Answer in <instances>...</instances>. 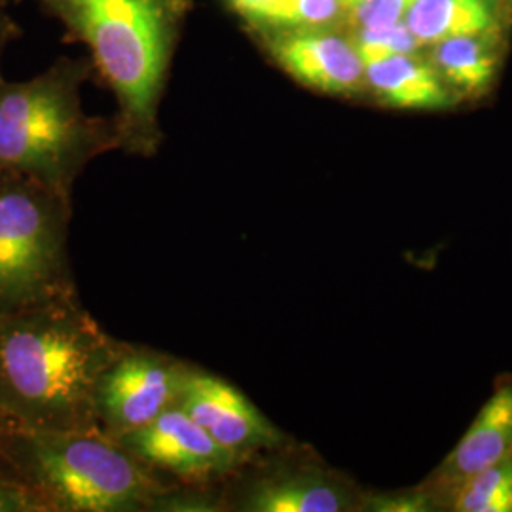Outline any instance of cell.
I'll use <instances>...</instances> for the list:
<instances>
[{
  "instance_id": "cell-1",
  "label": "cell",
  "mask_w": 512,
  "mask_h": 512,
  "mask_svg": "<svg viewBox=\"0 0 512 512\" xmlns=\"http://www.w3.org/2000/svg\"><path fill=\"white\" fill-rule=\"evenodd\" d=\"M124 348L74 296L0 313V412L8 429L101 431L97 385Z\"/></svg>"
},
{
  "instance_id": "cell-2",
  "label": "cell",
  "mask_w": 512,
  "mask_h": 512,
  "mask_svg": "<svg viewBox=\"0 0 512 512\" xmlns=\"http://www.w3.org/2000/svg\"><path fill=\"white\" fill-rule=\"evenodd\" d=\"M2 4L23 0H0ZM84 40L118 101L120 147L154 154L167 69L192 0H33Z\"/></svg>"
},
{
  "instance_id": "cell-3",
  "label": "cell",
  "mask_w": 512,
  "mask_h": 512,
  "mask_svg": "<svg viewBox=\"0 0 512 512\" xmlns=\"http://www.w3.org/2000/svg\"><path fill=\"white\" fill-rule=\"evenodd\" d=\"M88 74L86 61L61 57L31 80H0V173L71 198L84 167L120 147L116 120L93 118L82 107Z\"/></svg>"
},
{
  "instance_id": "cell-4",
  "label": "cell",
  "mask_w": 512,
  "mask_h": 512,
  "mask_svg": "<svg viewBox=\"0 0 512 512\" xmlns=\"http://www.w3.org/2000/svg\"><path fill=\"white\" fill-rule=\"evenodd\" d=\"M0 469L46 512L141 511L164 492L150 467L101 431L8 429Z\"/></svg>"
},
{
  "instance_id": "cell-5",
  "label": "cell",
  "mask_w": 512,
  "mask_h": 512,
  "mask_svg": "<svg viewBox=\"0 0 512 512\" xmlns=\"http://www.w3.org/2000/svg\"><path fill=\"white\" fill-rule=\"evenodd\" d=\"M69 220L71 198L0 173V313L74 296Z\"/></svg>"
},
{
  "instance_id": "cell-6",
  "label": "cell",
  "mask_w": 512,
  "mask_h": 512,
  "mask_svg": "<svg viewBox=\"0 0 512 512\" xmlns=\"http://www.w3.org/2000/svg\"><path fill=\"white\" fill-rule=\"evenodd\" d=\"M190 366L150 349L124 348L95 393L99 429L118 439L177 406Z\"/></svg>"
},
{
  "instance_id": "cell-7",
  "label": "cell",
  "mask_w": 512,
  "mask_h": 512,
  "mask_svg": "<svg viewBox=\"0 0 512 512\" xmlns=\"http://www.w3.org/2000/svg\"><path fill=\"white\" fill-rule=\"evenodd\" d=\"M177 406L241 459L283 440L277 427L234 385L198 368H188Z\"/></svg>"
},
{
  "instance_id": "cell-8",
  "label": "cell",
  "mask_w": 512,
  "mask_h": 512,
  "mask_svg": "<svg viewBox=\"0 0 512 512\" xmlns=\"http://www.w3.org/2000/svg\"><path fill=\"white\" fill-rule=\"evenodd\" d=\"M116 440L150 469H162L188 480L226 475L243 461L211 439L179 406Z\"/></svg>"
},
{
  "instance_id": "cell-9",
  "label": "cell",
  "mask_w": 512,
  "mask_h": 512,
  "mask_svg": "<svg viewBox=\"0 0 512 512\" xmlns=\"http://www.w3.org/2000/svg\"><path fill=\"white\" fill-rule=\"evenodd\" d=\"M275 63L302 86L349 97L366 90L365 63L353 40L325 29L262 33Z\"/></svg>"
},
{
  "instance_id": "cell-10",
  "label": "cell",
  "mask_w": 512,
  "mask_h": 512,
  "mask_svg": "<svg viewBox=\"0 0 512 512\" xmlns=\"http://www.w3.org/2000/svg\"><path fill=\"white\" fill-rule=\"evenodd\" d=\"M512 456V384L495 391L437 473V492L450 495L480 471Z\"/></svg>"
},
{
  "instance_id": "cell-11",
  "label": "cell",
  "mask_w": 512,
  "mask_h": 512,
  "mask_svg": "<svg viewBox=\"0 0 512 512\" xmlns=\"http://www.w3.org/2000/svg\"><path fill=\"white\" fill-rule=\"evenodd\" d=\"M348 488L317 471L277 473L249 484L234 509L249 512H340L353 509Z\"/></svg>"
},
{
  "instance_id": "cell-12",
  "label": "cell",
  "mask_w": 512,
  "mask_h": 512,
  "mask_svg": "<svg viewBox=\"0 0 512 512\" xmlns=\"http://www.w3.org/2000/svg\"><path fill=\"white\" fill-rule=\"evenodd\" d=\"M366 88L391 109L442 110L454 105V92L431 61L416 54L395 55L365 67Z\"/></svg>"
},
{
  "instance_id": "cell-13",
  "label": "cell",
  "mask_w": 512,
  "mask_h": 512,
  "mask_svg": "<svg viewBox=\"0 0 512 512\" xmlns=\"http://www.w3.org/2000/svg\"><path fill=\"white\" fill-rule=\"evenodd\" d=\"M404 21L421 46H433L450 38L494 33L499 23V2L418 0Z\"/></svg>"
},
{
  "instance_id": "cell-14",
  "label": "cell",
  "mask_w": 512,
  "mask_h": 512,
  "mask_svg": "<svg viewBox=\"0 0 512 512\" xmlns=\"http://www.w3.org/2000/svg\"><path fill=\"white\" fill-rule=\"evenodd\" d=\"M429 61L452 92L478 97L490 90L497 74L495 31L433 44Z\"/></svg>"
},
{
  "instance_id": "cell-15",
  "label": "cell",
  "mask_w": 512,
  "mask_h": 512,
  "mask_svg": "<svg viewBox=\"0 0 512 512\" xmlns=\"http://www.w3.org/2000/svg\"><path fill=\"white\" fill-rule=\"evenodd\" d=\"M344 14L340 0H266L245 21L260 33L325 29Z\"/></svg>"
},
{
  "instance_id": "cell-16",
  "label": "cell",
  "mask_w": 512,
  "mask_h": 512,
  "mask_svg": "<svg viewBox=\"0 0 512 512\" xmlns=\"http://www.w3.org/2000/svg\"><path fill=\"white\" fill-rule=\"evenodd\" d=\"M452 505L459 512H512V456L465 480Z\"/></svg>"
},
{
  "instance_id": "cell-17",
  "label": "cell",
  "mask_w": 512,
  "mask_h": 512,
  "mask_svg": "<svg viewBox=\"0 0 512 512\" xmlns=\"http://www.w3.org/2000/svg\"><path fill=\"white\" fill-rule=\"evenodd\" d=\"M351 40L365 67L395 55L416 54L421 46L406 21L382 29H359Z\"/></svg>"
},
{
  "instance_id": "cell-18",
  "label": "cell",
  "mask_w": 512,
  "mask_h": 512,
  "mask_svg": "<svg viewBox=\"0 0 512 512\" xmlns=\"http://www.w3.org/2000/svg\"><path fill=\"white\" fill-rule=\"evenodd\" d=\"M418 0H359L346 16L355 29H382L401 23Z\"/></svg>"
},
{
  "instance_id": "cell-19",
  "label": "cell",
  "mask_w": 512,
  "mask_h": 512,
  "mask_svg": "<svg viewBox=\"0 0 512 512\" xmlns=\"http://www.w3.org/2000/svg\"><path fill=\"white\" fill-rule=\"evenodd\" d=\"M0 512H46L37 495L0 469Z\"/></svg>"
},
{
  "instance_id": "cell-20",
  "label": "cell",
  "mask_w": 512,
  "mask_h": 512,
  "mask_svg": "<svg viewBox=\"0 0 512 512\" xmlns=\"http://www.w3.org/2000/svg\"><path fill=\"white\" fill-rule=\"evenodd\" d=\"M423 495H406V497H382L370 501V509L374 511H423L425 509Z\"/></svg>"
},
{
  "instance_id": "cell-21",
  "label": "cell",
  "mask_w": 512,
  "mask_h": 512,
  "mask_svg": "<svg viewBox=\"0 0 512 512\" xmlns=\"http://www.w3.org/2000/svg\"><path fill=\"white\" fill-rule=\"evenodd\" d=\"M21 35L18 23L12 19L8 14V6L0 2V61H2V54L6 52V48ZM2 80V74H0Z\"/></svg>"
},
{
  "instance_id": "cell-22",
  "label": "cell",
  "mask_w": 512,
  "mask_h": 512,
  "mask_svg": "<svg viewBox=\"0 0 512 512\" xmlns=\"http://www.w3.org/2000/svg\"><path fill=\"white\" fill-rule=\"evenodd\" d=\"M236 12H238L241 18L249 16L251 12H255L258 6H262L266 0H226Z\"/></svg>"
},
{
  "instance_id": "cell-23",
  "label": "cell",
  "mask_w": 512,
  "mask_h": 512,
  "mask_svg": "<svg viewBox=\"0 0 512 512\" xmlns=\"http://www.w3.org/2000/svg\"><path fill=\"white\" fill-rule=\"evenodd\" d=\"M6 431H8V425H6V420H4V416H2V412H0V444H2V439H4Z\"/></svg>"
},
{
  "instance_id": "cell-24",
  "label": "cell",
  "mask_w": 512,
  "mask_h": 512,
  "mask_svg": "<svg viewBox=\"0 0 512 512\" xmlns=\"http://www.w3.org/2000/svg\"><path fill=\"white\" fill-rule=\"evenodd\" d=\"M342 2V8H344V14H348L349 10L359 2V0H340Z\"/></svg>"
},
{
  "instance_id": "cell-25",
  "label": "cell",
  "mask_w": 512,
  "mask_h": 512,
  "mask_svg": "<svg viewBox=\"0 0 512 512\" xmlns=\"http://www.w3.org/2000/svg\"><path fill=\"white\" fill-rule=\"evenodd\" d=\"M507 2H509V4H511V6H512V0H507Z\"/></svg>"
}]
</instances>
